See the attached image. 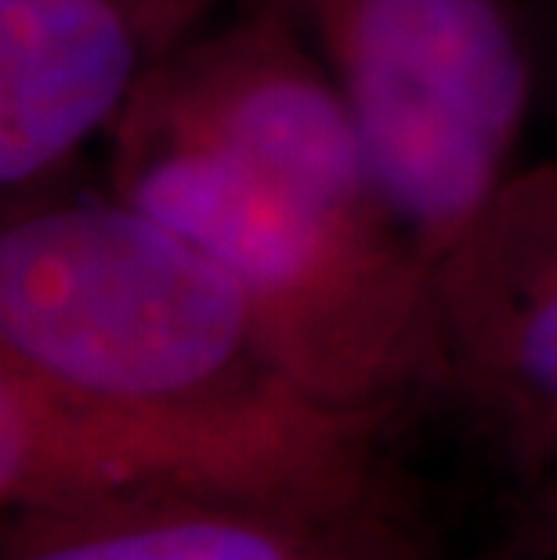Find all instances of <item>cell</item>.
Instances as JSON below:
<instances>
[{
  "label": "cell",
  "mask_w": 557,
  "mask_h": 560,
  "mask_svg": "<svg viewBox=\"0 0 557 560\" xmlns=\"http://www.w3.org/2000/svg\"><path fill=\"white\" fill-rule=\"evenodd\" d=\"M0 560H434L391 499H193L15 514Z\"/></svg>",
  "instance_id": "52a82bcc"
},
{
  "label": "cell",
  "mask_w": 557,
  "mask_h": 560,
  "mask_svg": "<svg viewBox=\"0 0 557 560\" xmlns=\"http://www.w3.org/2000/svg\"><path fill=\"white\" fill-rule=\"evenodd\" d=\"M547 4V11H550V19H554V26H557V0H543Z\"/></svg>",
  "instance_id": "30bf717a"
},
{
  "label": "cell",
  "mask_w": 557,
  "mask_h": 560,
  "mask_svg": "<svg viewBox=\"0 0 557 560\" xmlns=\"http://www.w3.org/2000/svg\"><path fill=\"white\" fill-rule=\"evenodd\" d=\"M167 51L135 0H0L4 218L62 196L80 152L109 138Z\"/></svg>",
  "instance_id": "8992f818"
},
{
  "label": "cell",
  "mask_w": 557,
  "mask_h": 560,
  "mask_svg": "<svg viewBox=\"0 0 557 560\" xmlns=\"http://www.w3.org/2000/svg\"><path fill=\"white\" fill-rule=\"evenodd\" d=\"M109 192L221 268L318 398L398 409L428 373L431 268L287 0L177 40L105 138Z\"/></svg>",
  "instance_id": "6da1fadb"
},
{
  "label": "cell",
  "mask_w": 557,
  "mask_h": 560,
  "mask_svg": "<svg viewBox=\"0 0 557 560\" xmlns=\"http://www.w3.org/2000/svg\"><path fill=\"white\" fill-rule=\"evenodd\" d=\"M0 362L146 412L243 423L351 412L298 376L229 268L109 188L0 224Z\"/></svg>",
  "instance_id": "7a4b0ae2"
},
{
  "label": "cell",
  "mask_w": 557,
  "mask_h": 560,
  "mask_svg": "<svg viewBox=\"0 0 557 560\" xmlns=\"http://www.w3.org/2000/svg\"><path fill=\"white\" fill-rule=\"evenodd\" d=\"M391 409L243 423L124 409L0 362V510L73 514L193 499L381 503Z\"/></svg>",
  "instance_id": "277c9868"
},
{
  "label": "cell",
  "mask_w": 557,
  "mask_h": 560,
  "mask_svg": "<svg viewBox=\"0 0 557 560\" xmlns=\"http://www.w3.org/2000/svg\"><path fill=\"white\" fill-rule=\"evenodd\" d=\"M287 4L348 105L387 207L434 271L518 171L547 73V4Z\"/></svg>",
  "instance_id": "3957f363"
},
{
  "label": "cell",
  "mask_w": 557,
  "mask_h": 560,
  "mask_svg": "<svg viewBox=\"0 0 557 560\" xmlns=\"http://www.w3.org/2000/svg\"><path fill=\"white\" fill-rule=\"evenodd\" d=\"M420 390L525 485L557 474V160L518 166L434 265Z\"/></svg>",
  "instance_id": "5b68a950"
},
{
  "label": "cell",
  "mask_w": 557,
  "mask_h": 560,
  "mask_svg": "<svg viewBox=\"0 0 557 560\" xmlns=\"http://www.w3.org/2000/svg\"><path fill=\"white\" fill-rule=\"evenodd\" d=\"M135 4L149 15V22L163 37V44L174 47L193 30L204 26L207 19H214V11L224 4V0H135Z\"/></svg>",
  "instance_id": "9c48e42d"
},
{
  "label": "cell",
  "mask_w": 557,
  "mask_h": 560,
  "mask_svg": "<svg viewBox=\"0 0 557 560\" xmlns=\"http://www.w3.org/2000/svg\"><path fill=\"white\" fill-rule=\"evenodd\" d=\"M503 560H557V474L529 485Z\"/></svg>",
  "instance_id": "ba28073f"
}]
</instances>
